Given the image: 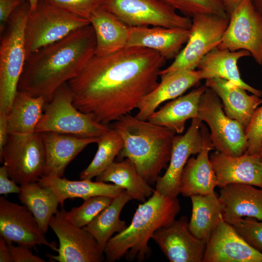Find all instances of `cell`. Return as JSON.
I'll list each match as a JSON object with an SVG mask.
<instances>
[{"label":"cell","mask_w":262,"mask_h":262,"mask_svg":"<svg viewBox=\"0 0 262 262\" xmlns=\"http://www.w3.org/2000/svg\"><path fill=\"white\" fill-rule=\"evenodd\" d=\"M157 86L146 96L139 103L135 116L147 120L163 102L181 96L202 80L198 70H181L160 76Z\"/></svg>","instance_id":"22"},{"label":"cell","mask_w":262,"mask_h":262,"mask_svg":"<svg viewBox=\"0 0 262 262\" xmlns=\"http://www.w3.org/2000/svg\"><path fill=\"white\" fill-rule=\"evenodd\" d=\"M192 210L188 222L189 230L196 238L207 242L219 224L224 220L222 208L214 192L206 195L190 196Z\"/></svg>","instance_id":"30"},{"label":"cell","mask_w":262,"mask_h":262,"mask_svg":"<svg viewBox=\"0 0 262 262\" xmlns=\"http://www.w3.org/2000/svg\"><path fill=\"white\" fill-rule=\"evenodd\" d=\"M200 132L203 141L202 150L196 158L187 161L181 173L180 194L190 197L194 195H206L214 192L217 178L209 158L210 152L214 148L207 127L202 123Z\"/></svg>","instance_id":"19"},{"label":"cell","mask_w":262,"mask_h":262,"mask_svg":"<svg viewBox=\"0 0 262 262\" xmlns=\"http://www.w3.org/2000/svg\"><path fill=\"white\" fill-rule=\"evenodd\" d=\"M20 186L19 200L32 213L45 234L50 220L58 211L60 204L58 197L50 188L41 186L38 182L22 184Z\"/></svg>","instance_id":"32"},{"label":"cell","mask_w":262,"mask_h":262,"mask_svg":"<svg viewBox=\"0 0 262 262\" xmlns=\"http://www.w3.org/2000/svg\"><path fill=\"white\" fill-rule=\"evenodd\" d=\"M46 100L17 90L7 115L9 134H29L35 132L43 113Z\"/></svg>","instance_id":"29"},{"label":"cell","mask_w":262,"mask_h":262,"mask_svg":"<svg viewBox=\"0 0 262 262\" xmlns=\"http://www.w3.org/2000/svg\"><path fill=\"white\" fill-rule=\"evenodd\" d=\"M255 9L262 15V0H251Z\"/></svg>","instance_id":"46"},{"label":"cell","mask_w":262,"mask_h":262,"mask_svg":"<svg viewBox=\"0 0 262 262\" xmlns=\"http://www.w3.org/2000/svg\"><path fill=\"white\" fill-rule=\"evenodd\" d=\"M217 47L230 51L246 50L258 65H262V15L251 0H242L230 13Z\"/></svg>","instance_id":"12"},{"label":"cell","mask_w":262,"mask_h":262,"mask_svg":"<svg viewBox=\"0 0 262 262\" xmlns=\"http://www.w3.org/2000/svg\"><path fill=\"white\" fill-rule=\"evenodd\" d=\"M111 127L123 141V147L117 157L129 159L147 183H156L161 171L169 163L175 132L130 114L114 121Z\"/></svg>","instance_id":"3"},{"label":"cell","mask_w":262,"mask_h":262,"mask_svg":"<svg viewBox=\"0 0 262 262\" xmlns=\"http://www.w3.org/2000/svg\"><path fill=\"white\" fill-rule=\"evenodd\" d=\"M90 24L88 19L39 0L31 11L25 29L26 57L30 54L61 39Z\"/></svg>","instance_id":"7"},{"label":"cell","mask_w":262,"mask_h":262,"mask_svg":"<svg viewBox=\"0 0 262 262\" xmlns=\"http://www.w3.org/2000/svg\"><path fill=\"white\" fill-rule=\"evenodd\" d=\"M205 85L218 96L226 115L237 121L245 130L262 99L256 95L247 94L244 89L222 78L206 80Z\"/></svg>","instance_id":"24"},{"label":"cell","mask_w":262,"mask_h":262,"mask_svg":"<svg viewBox=\"0 0 262 262\" xmlns=\"http://www.w3.org/2000/svg\"><path fill=\"white\" fill-rule=\"evenodd\" d=\"M192 19L190 35L184 48L160 76L181 70L195 69L201 59L221 43L229 18L209 14H197Z\"/></svg>","instance_id":"9"},{"label":"cell","mask_w":262,"mask_h":262,"mask_svg":"<svg viewBox=\"0 0 262 262\" xmlns=\"http://www.w3.org/2000/svg\"><path fill=\"white\" fill-rule=\"evenodd\" d=\"M29 4L31 11L34 10L36 7L39 0H26Z\"/></svg>","instance_id":"47"},{"label":"cell","mask_w":262,"mask_h":262,"mask_svg":"<svg viewBox=\"0 0 262 262\" xmlns=\"http://www.w3.org/2000/svg\"><path fill=\"white\" fill-rule=\"evenodd\" d=\"M7 244L13 262H46L39 256L34 255L28 246L20 245L15 246L12 243H7Z\"/></svg>","instance_id":"40"},{"label":"cell","mask_w":262,"mask_h":262,"mask_svg":"<svg viewBox=\"0 0 262 262\" xmlns=\"http://www.w3.org/2000/svg\"><path fill=\"white\" fill-rule=\"evenodd\" d=\"M129 27L160 26L190 29L192 19L161 0H104L103 5Z\"/></svg>","instance_id":"11"},{"label":"cell","mask_w":262,"mask_h":262,"mask_svg":"<svg viewBox=\"0 0 262 262\" xmlns=\"http://www.w3.org/2000/svg\"><path fill=\"white\" fill-rule=\"evenodd\" d=\"M180 210L177 197L164 196L155 190L138 205L131 223L112 237L104 250L106 262H113L124 256L128 261H144L150 257L148 243L159 228L174 220Z\"/></svg>","instance_id":"4"},{"label":"cell","mask_w":262,"mask_h":262,"mask_svg":"<svg viewBox=\"0 0 262 262\" xmlns=\"http://www.w3.org/2000/svg\"><path fill=\"white\" fill-rule=\"evenodd\" d=\"M62 209L51 217L49 227L57 236L58 254L48 257L59 262H101L105 260L93 236L83 228L78 227L66 217Z\"/></svg>","instance_id":"13"},{"label":"cell","mask_w":262,"mask_h":262,"mask_svg":"<svg viewBox=\"0 0 262 262\" xmlns=\"http://www.w3.org/2000/svg\"><path fill=\"white\" fill-rule=\"evenodd\" d=\"M209 158L218 187L231 183H242L262 189V160L260 155L245 152L240 156H231L216 151Z\"/></svg>","instance_id":"18"},{"label":"cell","mask_w":262,"mask_h":262,"mask_svg":"<svg viewBox=\"0 0 262 262\" xmlns=\"http://www.w3.org/2000/svg\"><path fill=\"white\" fill-rule=\"evenodd\" d=\"M30 12L25 0L15 10L0 34V113L8 114L17 91L26 59L25 29Z\"/></svg>","instance_id":"5"},{"label":"cell","mask_w":262,"mask_h":262,"mask_svg":"<svg viewBox=\"0 0 262 262\" xmlns=\"http://www.w3.org/2000/svg\"><path fill=\"white\" fill-rule=\"evenodd\" d=\"M64 10L88 19L104 0H42Z\"/></svg>","instance_id":"38"},{"label":"cell","mask_w":262,"mask_h":262,"mask_svg":"<svg viewBox=\"0 0 262 262\" xmlns=\"http://www.w3.org/2000/svg\"><path fill=\"white\" fill-rule=\"evenodd\" d=\"M26 0H0V33L3 32L15 10Z\"/></svg>","instance_id":"41"},{"label":"cell","mask_w":262,"mask_h":262,"mask_svg":"<svg viewBox=\"0 0 262 262\" xmlns=\"http://www.w3.org/2000/svg\"><path fill=\"white\" fill-rule=\"evenodd\" d=\"M0 236L7 243H16L30 248L45 245L58 251L53 242H49L40 229L32 213L24 205L0 197Z\"/></svg>","instance_id":"15"},{"label":"cell","mask_w":262,"mask_h":262,"mask_svg":"<svg viewBox=\"0 0 262 262\" xmlns=\"http://www.w3.org/2000/svg\"><path fill=\"white\" fill-rule=\"evenodd\" d=\"M188 219L182 216L178 220L158 229L151 239L170 262H202L207 242L190 232Z\"/></svg>","instance_id":"16"},{"label":"cell","mask_w":262,"mask_h":262,"mask_svg":"<svg viewBox=\"0 0 262 262\" xmlns=\"http://www.w3.org/2000/svg\"><path fill=\"white\" fill-rule=\"evenodd\" d=\"M114 198L103 196L90 197L84 200L81 206L66 211V217L75 226L83 228L107 207Z\"/></svg>","instance_id":"35"},{"label":"cell","mask_w":262,"mask_h":262,"mask_svg":"<svg viewBox=\"0 0 262 262\" xmlns=\"http://www.w3.org/2000/svg\"><path fill=\"white\" fill-rule=\"evenodd\" d=\"M38 183L42 186L50 188L63 206L66 200L80 198L83 200L95 196H108L115 197L125 189L115 184L91 180H70L53 175H43Z\"/></svg>","instance_id":"26"},{"label":"cell","mask_w":262,"mask_h":262,"mask_svg":"<svg viewBox=\"0 0 262 262\" xmlns=\"http://www.w3.org/2000/svg\"><path fill=\"white\" fill-rule=\"evenodd\" d=\"M206 88L205 85H201L173 99L156 110L147 120L166 127L175 133H182L186 121L198 117L200 98Z\"/></svg>","instance_id":"28"},{"label":"cell","mask_w":262,"mask_h":262,"mask_svg":"<svg viewBox=\"0 0 262 262\" xmlns=\"http://www.w3.org/2000/svg\"><path fill=\"white\" fill-rule=\"evenodd\" d=\"M132 199L125 190L115 197L111 203L83 228L95 238L100 249L104 252L106 245L115 233H120L128 226L120 219V213Z\"/></svg>","instance_id":"33"},{"label":"cell","mask_w":262,"mask_h":262,"mask_svg":"<svg viewBox=\"0 0 262 262\" xmlns=\"http://www.w3.org/2000/svg\"><path fill=\"white\" fill-rule=\"evenodd\" d=\"M246 56H251V54L246 50L230 51L216 47L201 59L196 68L202 80L222 78L261 97L262 91L246 83L241 77L237 62L240 58Z\"/></svg>","instance_id":"25"},{"label":"cell","mask_w":262,"mask_h":262,"mask_svg":"<svg viewBox=\"0 0 262 262\" xmlns=\"http://www.w3.org/2000/svg\"><path fill=\"white\" fill-rule=\"evenodd\" d=\"M260 156L261 158V160H262V143L261 149V151L260 153Z\"/></svg>","instance_id":"48"},{"label":"cell","mask_w":262,"mask_h":262,"mask_svg":"<svg viewBox=\"0 0 262 262\" xmlns=\"http://www.w3.org/2000/svg\"><path fill=\"white\" fill-rule=\"evenodd\" d=\"M0 262H13L6 241L0 237Z\"/></svg>","instance_id":"44"},{"label":"cell","mask_w":262,"mask_h":262,"mask_svg":"<svg viewBox=\"0 0 262 262\" xmlns=\"http://www.w3.org/2000/svg\"><path fill=\"white\" fill-rule=\"evenodd\" d=\"M218 196L223 220L232 225L243 217L262 220V189L242 183H231L222 188Z\"/></svg>","instance_id":"23"},{"label":"cell","mask_w":262,"mask_h":262,"mask_svg":"<svg viewBox=\"0 0 262 262\" xmlns=\"http://www.w3.org/2000/svg\"><path fill=\"white\" fill-rule=\"evenodd\" d=\"M45 156L44 175L64 176L68 164L98 138H84L55 132H40Z\"/></svg>","instance_id":"21"},{"label":"cell","mask_w":262,"mask_h":262,"mask_svg":"<svg viewBox=\"0 0 262 262\" xmlns=\"http://www.w3.org/2000/svg\"><path fill=\"white\" fill-rule=\"evenodd\" d=\"M202 262H262V253L250 246L231 225L222 220L207 242Z\"/></svg>","instance_id":"17"},{"label":"cell","mask_w":262,"mask_h":262,"mask_svg":"<svg viewBox=\"0 0 262 262\" xmlns=\"http://www.w3.org/2000/svg\"><path fill=\"white\" fill-rule=\"evenodd\" d=\"M96 181L112 182L125 189L132 199L144 202L153 194V189L140 175L135 166L129 159L114 162Z\"/></svg>","instance_id":"31"},{"label":"cell","mask_w":262,"mask_h":262,"mask_svg":"<svg viewBox=\"0 0 262 262\" xmlns=\"http://www.w3.org/2000/svg\"><path fill=\"white\" fill-rule=\"evenodd\" d=\"M190 35V29L160 26L129 27L126 47H142L158 52L166 60L175 59Z\"/></svg>","instance_id":"20"},{"label":"cell","mask_w":262,"mask_h":262,"mask_svg":"<svg viewBox=\"0 0 262 262\" xmlns=\"http://www.w3.org/2000/svg\"><path fill=\"white\" fill-rule=\"evenodd\" d=\"M20 192V186L9 177L5 166H1L0 167V194H19Z\"/></svg>","instance_id":"42"},{"label":"cell","mask_w":262,"mask_h":262,"mask_svg":"<svg viewBox=\"0 0 262 262\" xmlns=\"http://www.w3.org/2000/svg\"><path fill=\"white\" fill-rule=\"evenodd\" d=\"M166 60L158 52L125 47L103 56L95 54L67 82L80 111L108 125L130 114L158 85Z\"/></svg>","instance_id":"1"},{"label":"cell","mask_w":262,"mask_h":262,"mask_svg":"<svg viewBox=\"0 0 262 262\" xmlns=\"http://www.w3.org/2000/svg\"><path fill=\"white\" fill-rule=\"evenodd\" d=\"M90 115L78 109L67 83L59 87L51 99L46 101L35 131L55 132L84 138H98L110 128Z\"/></svg>","instance_id":"6"},{"label":"cell","mask_w":262,"mask_h":262,"mask_svg":"<svg viewBox=\"0 0 262 262\" xmlns=\"http://www.w3.org/2000/svg\"><path fill=\"white\" fill-rule=\"evenodd\" d=\"M96 40L89 24L27 56L17 90L47 101L57 89L76 77L95 54Z\"/></svg>","instance_id":"2"},{"label":"cell","mask_w":262,"mask_h":262,"mask_svg":"<svg viewBox=\"0 0 262 262\" xmlns=\"http://www.w3.org/2000/svg\"><path fill=\"white\" fill-rule=\"evenodd\" d=\"M161 0L188 17L197 14H209L229 18L224 6L219 0Z\"/></svg>","instance_id":"36"},{"label":"cell","mask_w":262,"mask_h":262,"mask_svg":"<svg viewBox=\"0 0 262 262\" xmlns=\"http://www.w3.org/2000/svg\"><path fill=\"white\" fill-rule=\"evenodd\" d=\"M9 134L7 115L0 113V157L2 156L3 148L7 143Z\"/></svg>","instance_id":"43"},{"label":"cell","mask_w":262,"mask_h":262,"mask_svg":"<svg viewBox=\"0 0 262 262\" xmlns=\"http://www.w3.org/2000/svg\"><path fill=\"white\" fill-rule=\"evenodd\" d=\"M198 117L209 126L210 138L217 151L231 156H240L246 151L244 128L226 115L220 98L207 87L200 98Z\"/></svg>","instance_id":"10"},{"label":"cell","mask_w":262,"mask_h":262,"mask_svg":"<svg viewBox=\"0 0 262 262\" xmlns=\"http://www.w3.org/2000/svg\"><path fill=\"white\" fill-rule=\"evenodd\" d=\"M0 161L16 183L38 182L45 172V156L40 133L9 134Z\"/></svg>","instance_id":"8"},{"label":"cell","mask_w":262,"mask_h":262,"mask_svg":"<svg viewBox=\"0 0 262 262\" xmlns=\"http://www.w3.org/2000/svg\"><path fill=\"white\" fill-rule=\"evenodd\" d=\"M98 149L88 166L80 174L81 180H92L100 175L114 162L123 147L119 133L111 127L99 137Z\"/></svg>","instance_id":"34"},{"label":"cell","mask_w":262,"mask_h":262,"mask_svg":"<svg viewBox=\"0 0 262 262\" xmlns=\"http://www.w3.org/2000/svg\"><path fill=\"white\" fill-rule=\"evenodd\" d=\"M202 123L199 118H194L183 135L173 136L169 165L165 173L155 183V190L160 194L177 197L180 194V180L184 167L191 155L198 154L203 148L200 132Z\"/></svg>","instance_id":"14"},{"label":"cell","mask_w":262,"mask_h":262,"mask_svg":"<svg viewBox=\"0 0 262 262\" xmlns=\"http://www.w3.org/2000/svg\"><path fill=\"white\" fill-rule=\"evenodd\" d=\"M232 226L250 246L262 253V220L246 217L238 219Z\"/></svg>","instance_id":"37"},{"label":"cell","mask_w":262,"mask_h":262,"mask_svg":"<svg viewBox=\"0 0 262 262\" xmlns=\"http://www.w3.org/2000/svg\"><path fill=\"white\" fill-rule=\"evenodd\" d=\"M88 20L96 36V55H108L126 47L129 26L103 5L95 10Z\"/></svg>","instance_id":"27"},{"label":"cell","mask_w":262,"mask_h":262,"mask_svg":"<svg viewBox=\"0 0 262 262\" xmlns=\"http://www.w3.org/2000/svg\"><path fill=\"white\" fill-rule=\"evenodd\" d=\"M224 6L229 16L242 0H219Z\"/></svg>","instance_id":"45"},{"label":"cell","mask_w":262,"mask_h":262,"mask_svg":"<svg viewBox=\"0 0 262 262\" xmlns=\"http://www.w3.org/2000/svg\"><path fill=\"white\" fill-rule=\"evenodd\" d=\"M245 132L247 140L246 152L260 155L262 143V105L254 112Z\"/></svg>","instance_id":"39"}]
</instances>
